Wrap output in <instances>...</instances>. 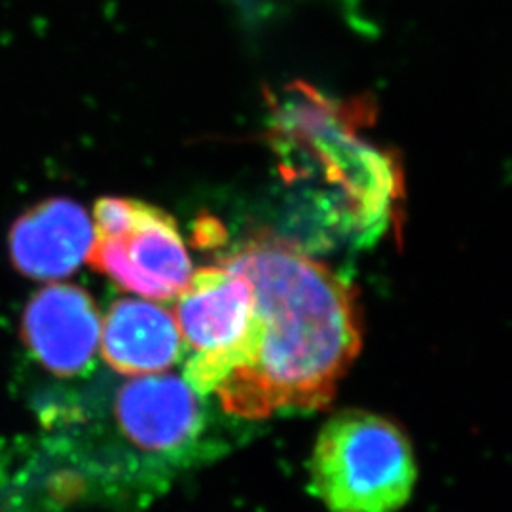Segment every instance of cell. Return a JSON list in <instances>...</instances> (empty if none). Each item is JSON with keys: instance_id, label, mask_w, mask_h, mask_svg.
Returning a JSON list of instances; mask_svg holds the SVG:
<instances>
[{"instance_id": "1", "label": "cell", "mask_w": 512, "mask_h": 512, "mask_svg": "<svg viewBox=\"0 0 512 512\" xmlns=\"http://www.w3.org/2000/svg\"><path fill=\"white\" fill-rule=\"evenodd\" d=\"M251 281L247 336L228 355L186 363L198 395L219 397L241 418L317 410L361 349V315L348 285L287 239L260 234L222 260Z\"/></svg>"}, {"instance_id": "2", "label": "cell", "mask_w": 512, "mask_h": 512, "mask_svg": "<svg viewBox=\"0 0 512 512\" xmlns=\"http://www.w3.org/2000/svg\"><path fill=\"white\" fill-rule=\"evenodd\" d=\"M365 109L293 84L270 107L268 139L289 183L338 211L359 238L382 236L401 200L397 162L361 133Z\"/></svg>"}, {"instance_id": "3", "label": "cell", "mask_w": 512, "mask_h": 512, "mask_svg": "<svg viewBox=\"0 0 512 512\" xmlns=\"http://www.w3.org/2000/svg\"><path fill=\"white\" fill-rule=\"evenodd\" d=\"M416 478V458L403 431L361 410L330 418L311 454V492L330 512H397Z\"/></svg>"}, {"instance_id": "4", "label": "cell", "mask_w": 512, "mask_h": 512, "mask_svg": "<svg viewBox=\"0 0 512 512\" xmlns=\"http://www.w3.org/2000/svg\"><path fill=\"white\" fill-rule=\"evenodd\" d=\"M88 262L131 293L171 300L192 277V262L175 220L148 203L103 198L95 205Z\"/></svg>"}, {"instance_id": "5", "label": "cell", "mask_w": 512, "mask_h": 512, "mask_svg": "<svg viewBox=\"0 0 512 512\" xmlns=\"http://www.w3.org/2000/svg\"><path fill=\"white\" fill-rule=\"evenodd\" d=\"M253 308L251 281L238 270L220 264L192 274L173 313L184 344L192 349L186 363L215 361L238 348Z\"/></svg>"}, {"instance_id": "6", "label": "cell", "mask_w": 512, "mask_h": 512, "mask_svg": "<svg viewBox=\"0 0 512 512\" xmlns=\"http://www.w3.org/2000/svg\"><path fill=\"white\" fill-rule=\"evenodd\" d=\"M21 334L38 363L55 376H80L92 368L99 349L101 317L84 289L54 283L29 300Z\"/></svg>"}, {"instance_id": "7", "label": "cell", "mask_w": 512, "mask_h": 512, "mask_svg": "<svg viewBox=\"0 0 512 512\" xmlns=\"http://www.w3.org/2000/svg\"><path fill=\"white\" fill-rule=\"evenodd\" d=\"M198 393L177 376H139L118 391L116 420L135 446L147 452H175L202 431Z\"/></svg>"}, {"instance_id": "8", "label": "cell", "mask_w": 512, "mask_h": 512, "mask_svg": "<svg viewBox=\"0 0 512 512\" xmlns=\"http://www.w3.org/2000/svg\"><path fill=\"white\" fill-rule=\"evenodd\" d=\"M95 230L82 205L54 198L38 203L16 220L10 256L19 272L40 281L74 274L92 251Z\"/></svg>"}, {"instance_id": "9", "label": "cell", "mask_w": 512, "mask_h": 512, "mask_svg": "<svg viewBox=\"0 0 512 512\" xmlns=\"http://www.w3.org/2000/svg\"><path fill=\"white\" fill-rule=\"evenodd\" d=\"M183 344L175 315L147 300H116L101 321L99 348L120 374H160L181 359Z\"/></svg>"}]
</instances>
